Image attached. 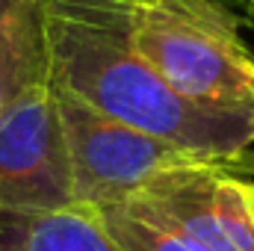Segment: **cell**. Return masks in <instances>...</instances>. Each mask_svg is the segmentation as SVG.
Listing matches in <instances>:
<instances>
[{"instance_id": "obj_4", "label": "cell", "mask_w": 254, "mask_h": 251, "mask_svg": "<svg viewBox=\"0 0 254 251\" xmlns=\"http://www.w3.org/2000/svg\"><path fill=\"white\" fill-rule=\"evenodd\" d=\"M74 204L71 163L51 80L0 116V210L48 213Z\"/></svg>"}, {"instance_id": "obj_3", "label": "cell", "mask_w": 254, "mask_h": 251, "mask_svg": "<svg viewBox=\"0 0 254 251\" xmlns=\"http://www.w3.org/2000/svg\"><path fill=\"white\" fill-rule=\"evenodd\" d=\"M54 95L71 163L74 204L95 210L119 207L169 172L213 163L195 151L122 125L65 92L54 89Z\"/></svg>"}, {"instance_id": "obj_1", "label": "cell", "mask_w": 254, "mask_h": 251, "mask_svg": "<svg viewBox=\"0 0 254 251\" xmlns=\"http://www.w3.org/2000/svg\"><path fill=\"white\" fill-rule=\"evenodd\" d=\"M48 80L86 107L195 151L228 169H243L254 119L195 107L175 95L127 39L125 0H39Z\"/></svg>"}, {"instance_id": "obj_6", "label": "cell", "mask_w": 254, "mask_h": 251, "mask_svg": "<svg viewBox=\"0 0 254 251\" xmlns=\"http://www.w3.org/2000/svg\"><path fill=\"white\" fill-rule=\"evenodd\" d=\"M39 83H48L39 0H0V116Z\"/></svg>"}, {"instance_id": "obj_2", "label": "cell", "mask_w": 254, "mask_h": 251, "mask_svg": "<svg viewBox=\"0 0 254 251\" xmlns=\"http://www.w3.org/2000/svg\"><path fill=\"white\" fill-rule=\"evenodd\" d=\"M130 48L195 107L254 119V51L222 0H125Z\"/></svg>"}, {"instance_id": "obj_7", "label": "cell", "mask_w": 254, "mask_h": 251, "mask_svg": "<svg viewBox=\"0 0 254 251\" xmlns=\"http://www.w3.org/2000/svg\"><path fill=\"white\" fill-rule=\"evenodd\" d=\"M213 207L225 240L234 251H254V184L234 169H222L213 181Z\"/></svg>"}, {"instance_id": "obj_8", "label": "cell", "mask_w": 254, "mask_h": 251, "mask_svg": "<svg viewBox=\"0 0 254 251\" xmlns=\"http://www.w3.org/2000/svg\"><path fill=\"white\" fill-rule=\"evenodd\" d=\"M107 231L116 237V243L125 251H201L187 240H181L178 234L142 219L139 213H133L130 207L119 204V207H107L98 210Z\"/></svg>"}, {"instance_id": "obj_9", "label": "cell", "mask_w": 254, "mask_h": 251, "mask_svg": "<svg viewBox=\"0 0 254 251\" xmlns=\"http://www.w3.org/2000/svg\"><path fill=\"white\" fill-rule=\"evenodd\" d=\"M240 18H243L246 27H252L254 30V0H243V6H240Z\"/></svg>"}, {"instance_id": "obj_10", "label": "cell", "mask_w": 254, "mask_h": 251, "mask_svg": "<svg viewBox=\"0 0 254 251\" xmlns=\"http://www.w3.org/2000/svg\"><path fill=\"white\" fill-rule=\"evenodd\" d=\"M243 169L254 172V139H252V148H249V154H246V163H243Z\"/></svg>"}, {"instance_id": "obj_11", "label": "cell", "mask_w": 254, "mask_h": 251, "mask_svg": "<svg viewBox=\"0 0 254 251\" xmlns=\"http://www.w3.org/2000/svg\"><path fill=\"white\" fill-rule=\"evenodd\" d=\"M222 3H228V6H234L237 12H240V6H243V0H222Z\"/></svg>"}, {"instance_id": "obj_5", "label": "cell", "mask_w": 254, "mask_h": 251, "mask_svg": "<svg viewBox=\"0 0 254 251\" xmlns=\"http://www.w3.org/2000/svg\"><path fill=\"white\" fill-rule=\"evenodd\" d=\"M0 251H125L95 207L71 204L48 213L0 210Z\"/></svg>"}]
</instances>
